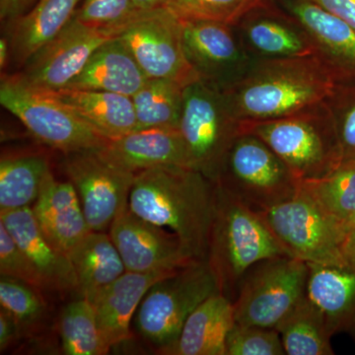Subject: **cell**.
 <instances>
[{
    "mask_svg": "<svg viewBox=\"0 0 355 355\" xmlns=\"http://www.w3.org/2000/svg\"><path fill=\"white\" fill-rule=\"evenodd\" d=\"M284 256L288 254L260 216L216 184V214L207 261L220 293L233 302L252 266Z\"/></svg>",
    "mask_w": 355,
    "mask_h": 355,
    "instance_id": "3957f363",
    "label": "cell"
},
{
    "mask_svg": "<svg viewBox=\"0 0 355 355\" xmlns=\"http://www.w3.org/2000/svg\"><path fill=\"white\" fill-rule=\"evenodd\" d=\"M49 92L108 139H118L137 128L132 97L69 88Z\"/></svg>",
    "mask_w": 355,
    "mask_h": 355,
    "instance_id": "484cf974",
    "label": "cell"
},
{
    "mask_svg": "<svg viewBox=\"0 0 355 355\" xmlns=\"http://www.w3.org/2000/svg\"><path fill=\"white\" fill-rule=\"evenodd\" d=\"M0 222L43 277L46 288L77 291L76 275L69 257L46 239L31 207L0 211Z\"/></svg>",
    "mask_w": 355,
    "mask_h": 355,
    "instance_id": "d6986e66",
    "label": "cell"
},
{
    "mask_svg": "<svg viewBox=\"0 0 355 355\" xmlns=\"http://www.w3.org/2000/svg\"><path fill=\"white\" fill-rule=\"evenodd\" d=\"M83 0H37L31 9L7 23L10 60L24 67L39 50L55 38L73 19Z\"/></svg>",
    "mask_w": 355,
    "mask_h": 355,
    "instance_id": "7402d4cb",
    "label": "cell"
},
{
    "mask_svg": "<svg viewBox=\"0 0 355 355\" xmlns=\"http://www.w3.org/2000/svg\"><path fill=\"white\" fill-rule=\"evenodd\" d=\"M20 327L3 308H0V352L3 354L19 338Z\"/></svg>",
    "mask_w": 355,
    "mask_h": 355,
    "instance_id": "ab89813d",
    "label": "cell"
},
{
    "mask_svg": "<svg viewBox=\"0 0 355 355\" xmlns=\"http://www.w3.org/2000/svg\"><path fill=\"white\" fill-rule=\"evenodd\" d=\"M121 28H96L76 16L55 39L23 67L20 76L30 85L44 91L62 90L84 69L103 44L116 38Z\"/></svg>",
    "mask_w": 355,
    "mask_h": 355,
    "instance_id": "4fadbf2b",
    "label": "cell"
},
{
    "mask_svg": "<svg viewBox=\"0 0 355 355\" xmlns=\"http://www.w3.org/2000/svg\"><path fill=\"white\" fill-rule=\"evenodd\" d=\"M216 207V184L183 166H159L137 173L128 207L171 231L195 260L207 261Z\"/></svg>",
    "mask_w": 355,
    "mask_h": 355,
    "instance_id": "7a4b0ae2",
    "label": "cell"
},
{
    "mask_svg": "<svg viewBox=\"0 0 355 355\" xmlns=\"http://www.w3.org/2000/svg\"><path fill=\"white\" fill-rule=\"evenodd\" d=\"M240 25L244 44L260 58H284L317 55L309 35L297 21L280 14L258 12V7L243 17Z\"/></svg>",
    "mask_w": 355,
    "mask_h": 355,
    "instance_id": "cb8c5ba5",
    "label": "cell"
},
{
    "mask_svg": "<svg viewBox=\"0 0 355 355\" xmlns=\"http://www.w3.org/2000/svg\"><path fill=\"white\" fill-rule=\"evenodd\" d=\"M287 355H331V336L323 314L305 295L277 327Z\"/></svg>",
    "mask_w": 355,
    "mask_h": 355,
    "instance_id": "f546056e",
    "label": "cell"
},
{
    "mask_svg": "<svg viewBox=\"0 0 355 355\" xmlns=\"http://www.w3.org/2000/svg\"><path fill=\"white\" fill-rule=\"evenodd\" d=\"M219 292L207 261H193L149 288L135 314V329L161 352L177 340L191 313Z\"/></svg>",
    "mask_w": 355,
    "mask_h": 355,
    "instance_id": "52a82bcc",
    "label": "cell"
},
{
    "mask_svg": "<svg viewBox=\"0 0 355 355\" xmlns=\"http://www.w3.org/2000/svg\"><path fill=\"white\" fill-rule=\"evenodd\" d=\"M9 60H10V46H9L8 39L4 37L0 40V67L6 69Z\"/></svg>",
    "mask_w": 355,
    "mask_h": 355,
    "instance_id": "ee69618b",
    "label": "cell"
},
{
    "mask_svg": "<svg viewBox=\"0 0 355 355\" xmlns=\"http://www.w3.org/2000/svg\"><path fill=\"white\" fill-rule=\"evenodd\" d=\"M240 133L263 140L300 182L323 177L342 163L327 102L291 116L240 123Z\"/></svg>",
    "mask_w": 355,
    "mask_h": 355,
    "instance_id": "277c9868",
    "label": "cell"
},
{
    "mask_svg": "<svg viewBox=\"0 0 355 355\" xmlns=\"http://www.w3.org/2000/svg\"><path fill=\"white\" fill-rule=\"evenodd\" d=\"M36 2L37 0H0V19L6 24L17 19Z\"/></svg>",
    "mask_w": 355,
    "mask_h": 355,
    "instance_id": "60d3db41",
    "label": "cell"
},
{
    "mask_svg": "<svg viewBox=\"0 0 355 355\" xmlns=\"http://www.w3.org/2000/svg\"><path fill=\"white\" fill-rule=\"evenodd\" d=\"M77 291L91 303L98 294L127 272L120 253L107 232L90 231L69 252Z\"/></svg>",
    "mask_w": 355,
    "mask_h": 355,
    "instance_id": "4316f807",
    "label": "cell"
},
{
    "mask_svg": "<svg viewBox=\"0 0 355 355\" xmlns=\"http://www.w3.org/2000/svg\"><path fill=\"white\" fill-rule=\"evenodd\" d=\"M306 295L323 314L331 335L347 333L355 338V263H307Z\"/></svg>",
    "mask_w": 355,
    "mask_h": 355,
    "instance_id": "44dd1931",
    "label": "cell"
},
{
    "mask_svg": "<svg viewBox=\"0 0 355 355\" xmlns=\"http://www.w3.org/2000/svg\"><path fill=\"white\" fill-rule=\"evenodd\" d=\"M336 78L317 55L253 60L222 89L240 123L301 113L328 101Z\"/></svg>",
    "mask_w": 355,
    "mask_h": 355,
    "instance_id": "6da1fadb",
    "label": "cell"
},
{
    "mask_svg": "<svg viewBox=\"0 0 355 355\" xmlns=\"http://www.w3.org/2000/svg\"><path fill=\"white\" fill-rule=\"evenodd\" d=\"M300 183L263 140L249 133L233 142L216 182L257 214L291 200Z\"/></svg>",
    "mask_w": 355,
    "mask_h": 355,
    "instance_id": "ba28073f",
    "label": "cell"
},
{
    "mask_svg": "<svg viewBox=\"0 0 355 355\" xmlns=\"http://www.w3.org/2000/svg\"><path fill=\"white\" fill-rule=\"evenodd\" d=\"M139 12L132 0H83L76 17L92 27L120 28Z\"/></svg>",
    "mask_w": 355,
    "mask_h": 355,
    "instance_id": "8d00e7d4",
    "label": "cell"
},
{
    "mask_svg": "<svg viewBox=\"0 0 355 355\" xmlns=\"http://www.w3.org/2000/svg\"><path fill=\"white\" fill-rule=\"evenodd\" d=\"M343 254L350 263H355V221L345 231Z\"/></svg>",
    "mask_w": 355,
    "mask_h": 355,
    "instance_id": "b9f144b4",
    "label": "cell"
},
{
    "mask_svg": "<svg viewBox=\"0 0 355 355\" xmlns=\"http://www.w3.org/2000/svg\"><path fill=\"white\" fill-rule=\"evenodd\" d=\"M176 272H125L98 294L92 304L103 338L111 349L132 338L130 323L149 288Z\"/></svg>",
    "mask_w": 355,
    "mask_h": 355,
    "instance_id": "ffe728a7",
    "label": "cell"
},
{
    "mask_svg": "<svg viewBox=\"0 0 355 355\" xmlns=\"http://www.w3.org/2000/svg\"><path fill=\"white\" fill-rule=\"evenodd\" d=\"M330 109L343 161L355 159V80L336 83L329 98Z\"/></svg>",
    "mask_w": 355,
    "mask_h": 355,
    "instance_id": "e575fe53",
    "label": "cell"
},
{
    "mask_svg": "<svg viewBox=\"0 0 355 355\" xmlns=\"http://www.w3.org/2000/svg\"><path fill=\"white\" fill-rule=\"evenodd\" d=\"M336 80H355V29L311 0H282Z\"/></svg>",
    "mask_w": 355,
    "mask_h": 355,
    "instance_id": "2e32d148",
    "label": "cell"
},
{
    "mask_svg": "<svg viewBox=\"0 0 355 355\" xmlns=\"http://www.w3.org/2000/svg\"><path fill=\"white\" fill-rule=\"evenodd\" d=\"M182 24L184 53L202 80L223 88L253 62L233 26L212 21L182 20Z\"/></svg>",
    "mask_w": 355,
    "mask_h": 355,
    "instance_id": "9a60e30c",
    "label": "cell"
},
{
    "mask_svg": "<svg viewBox=\"0 0 355 355\" xmlns=\"http://www.w3.org/2000/svg\"><path fill=\"white\" fill-rule=\"evenodd\" d=\"M65 156L64 171L78 195L89 228L106 232L128 209L137 174L114 164L98 149Z\"/></svg>",
    "mask_w": 355,
    "mask_h": 355,
    "instance_id": "7c38bea8",
    "label": "cell"
},
{
    "mask_svg": "<svg viewBox=\"0 0 355 355\" xmlns=\"http://www.w3.org/2000/svg\"><path fill=\"white\" fill-rule=\"evenodd\" d=\"M183 84L166 78H148L132 96L137 128H179L183 110Z\"/></svg>",
    "mask_w": 355,
    "mask_h": 355,
    "instance_id": "4dcf8cb0",
    "label": "cell"
},
{
    "mask_svg": "<svg viewBox=\"0 0 355 355\" xmlns=\"http://www.w3.org/2000/svg\"><path fill=\"white\" fill-rule=\"evenodd\" d=\"M149 77L119 37L103 44L67 88L132 97Z\"/></svg>",
    "mask_w": 355,
    "mask_h": 355,
    "instance_id": "d4e9b609",
    "label": "cell"
},
{
    "mask_svg": "<svg viewBox=\"0 0 355 355\" xmlns=\"http://www.w3.org/2000/svg\"><path fill=\"white\" fill-rule=\"evenodd\" d=\"M40 289L11 277L0 279V306L19 324L20 330L38 323L44 314Z\"/></svg>",
    "mask_w": 355,
    "mask_h": 355,
    "instance_id": "836d02e7",
    "label": "cell"
},
{
    "mask_svg": "<svg viewBox=\"0 0 355 355\" xmlns=\"http://www.w3.org/2000/svg\"><path fill=\"white\" fill-rule=\"evenodd\" d=\"M300 188L345 234L355 221V159L343 161L323 177L304 180Z\"/></svg>",
    "mask_w": 355,
    "mask_h": 355,
    "instance_id": "83f0119b",
    "label": "cell"
},
{
    "mask_svg": "<svg viewBox=\"0 0 355 355\" xmlns=\"http://www.w3.org/2000/svg\"><path fill=\"white\" fill-rule=\"evenodd\" d=\"M279 331L275 328L236 323L226 338V355H284Z\"/></svg>",
    "mask_w": 355,
    "mask_h": 355,
    "instance_id": "d590c367",
    "label": "cell"
},
{
    "mask_svg": "<svg viewBox=\"0 0 355 355\" xmlns=\"http://www.w3.org/2000/svg\"><path fill=\"white\" fill-rule=\"evenodd\" d=\"M0 104L35 139L64 154L102 148L110 140L51 92L26 83L19 73L1 76Z\"/></svg>",
    "mask_w": 355,
    "mask_h": 355,
    "instance_id": "5b68a950",
    "label": "cell"
},
{
    "mask_svg": "<svg viewBox=\"0 0 355 355\" xmlns=\"http://www.w3.org/2000/svg\"><path fill=\"white\" fill-rule=\"evenodd\" d=\"M98 150L114 164L135 174L159 166L191 168L179 128L135 130L118 139H110Z\"/></svg>",
    "mask_w": 355,
    "mask_h": 355,
    "instance_id": "ac0fdd59",
    "label": "cell"
},
{
    "mask_svg": "<svg viewBox=\"0 0 355 355\" xmlns=\"http://www.w3.org/2000/svg\"><path fill=\"white\" fill-rule=\"evenodd\" d=\"M280 246L307 263L345 266V232L299 188L291 200L258 214Z\"/></svg>",
    "mask_w": 355,
    "mask_h": 355,
    "instance_id": "30bf717a",
    "label": "cell"
},
{
    "mask_svg": "<svg viewBox=\"0 0 355 355\" xmlns=\"http://www.w3.org/2000/svg\"><path fill=\"white\" fill-rule=\"evenodd\" d=\"M263 2L265 0H170L167 8L181 20L235 26Z\"/></svg>",
    "mask_w": 355,
    "mask_h": 355,
    "instance_id": "d6a6232c",
    "label": "cell"
},
{
    "mask_svg": "<svg viewBox=\"0 0 355 355\" xmlns=\"http://www.w3.org/2000/svg\"><path fill=\"white\" fill-rule=\"evenodd\" d=\"M307 277V263L292 257L252 266L233 300L236 323L277 329L306 295Z\"/></svg>",
    "mask_w": 355,
    "mask_h": 355,
    "instance_id": "9c48e42d",
    "label": "cell"
},
{
    "mask_svg": "<svg viewBox=\"0 0 355 355\" xmlns=\"http://www.w3.org/2000/svg\"><path fill=\"white\" fill-rule=\"evenodd\" d=\"M235 324L233 302L220 293L210 296L193 311L166 355H226V338Z\"/></svg>",
    "mask_w": 355,
    "mask_h": 355,
    "instance_id": "603a6c76",
    "label": "cell"
},
{
    "mask_svg": "<svg viewBox=\"0 0 355 355\" xmlns=\"http://www.w3.org/2000/svg\"><path fill=\"white\" fill-rule=\"evenodd\" d=\"M355 29V0H311Z\"/></svg>",
    "mask_w": 355,
    "mask_h": 355,
    "instance_id": "f35d334b",
    "label": "cell"
},
{
    "mask_svg": "<svg viewBox=\"0 0 355 355\" xmlns=\"http://www.w3.org/2000/svg\"><path fill=\"white\" fill-rule=\"evenodd\" d=\"M109 234L127 272H175L198 261L174 233L137 216L130 207L114 219Z\"/></svg>",
    "mask_w": 355,
    "mask_h": 355,
    "instance_id": "5bb4252c",
    "label": "cell"
},
{
    "mask_svg": "<svg viewBox=\"0 0 355 355\" xmlns=\"http://www.w3.org/2000/svg\"><path fill=\"white\" fill-rule=\"evenodd\" d=\"M118 37L149 78L184 86L200 79L184 53L182 20L167 7L139 11L121 26Z\"/></svg>",
    "mask_w": 355,
    "mask_h": 355,
    "instance_id": "8fae6325",
    "label": "cell"
},
{
    "mask_svg": "<svg viewBox=\"0 0 355 355\" xmlns=\"http://www.w3.org/2000/svg\"><path fill=\"white\" fill-rule=\"evenodd\" d=\"M32 210L46 239L67 257L91 231L73 184L58 181L51 171L44 177Z\"/></svg>",
    "mask_w": 355,
    "mask_h": 355,
    "instance_id": "e0dca14e",
    "label": "cell"
},
{
    "mask_svg": "<svg viewBox=\"0 0 355 355\" xmlns=\"http://www.w3.org/2000/svg\"><path fill=\"white\" fill-rule=\"evenodd\" d=\"M170 0H132L133 6L139 11H150L164 8Z\"/></svg>",
    "mask_w": 355,
    "mask_h": 355,
    "instance_id": "7bdbcfd3",
    "label": "cell"
},
{
    "mask_svg": "<svg viewBox=\"0 0 355 355\" xmlns=\"http://www.w3.org/2000/svg\"><path fill=\"white\" fill-rule=\"evenodd\" d=\"M179 130L191 169L216 184L224 160L240 135V121L222 89L202 79L186 86Z\"/></svg>",
    "mask_w": 355,
    "mask_h": 355,
    "instance_id": "8992f818",
    "label": "cell"
},
{
    "mask_svg": "<svg viewBox=\"0 0 355 355\" xmlns=\"http://www.w3.org/2000/svg\"><path fill=\"white\" fill-rule=\"evenodd\" d=\"M48 159L41 154L2 156L0 160V211L30 207L36 202L46 175Z\"/></svg>",
    "mask_w": 355,
    "mask_h": 355,
    "instance_id": "f1b7e54d",
    "label": "cell"
},
{
    "mask_svg": "<svg viewBox=\"0 0 355 355\" xmlns=\"http://www.w3.org/2000/svg\"><path fill=\"white\" fill-rule=\"evenodd\" d=\"M58 331L64 354L106 355L111 349L100 331L94 305L88 299L65 306Z\"/></svg>",
    "mask_w": 355,
    "mask_h": 355,
    "instance_id": "1f68e13d",
    "label": "cell"
},
{
    "mask_svg": "<svg viewBox=\"0 0 355 355\" xmlns=\"http://www.w3.org/2000/svg\"><path fill=\"white\" fill-rule=\"evenodd\" d=\"M0 275L25 282L36 288H46L43 277L20 249L3 223L0 222Z\"/></svg>",
    "mask_w": 355,
    "mask_h": 355,
    "instance_id": "74e56055",
    "label": "cell"
}]
</instances>
